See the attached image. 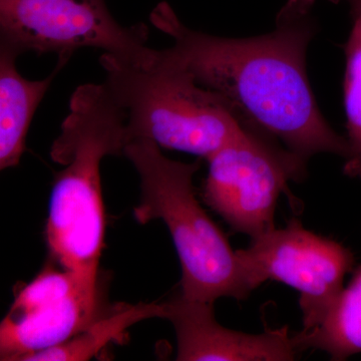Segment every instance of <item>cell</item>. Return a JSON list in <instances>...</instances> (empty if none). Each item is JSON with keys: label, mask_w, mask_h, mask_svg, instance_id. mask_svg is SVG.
I'll use <instances>...</instances> for the list:
<instances>
[{"label": "cell", "mask_w": 361, "mask_h": 361, "mask_svg": "<svg viewBox=\"0 0 361 361\" xmlns=\"http://www.w3.org/2000/svg\"><path fill=\"white\" fill-rule=\"evenodd\" d=\"M314 2L288 0L273 32L247 39L191 30L167 2L154 8L149 20L174 39L164 51L219 94L244 128L306 161L320 153L346 159L348 140L323 118L306 73V51L316 32Z\"/></svg>", "instance_id": "obj_1"}, {"label": "cell", "mask_w": 361, "mask_h": 361, "mask_svg": "<svg viewBox=\"0 0 361 361\" xmlns=\"http://www.w3.org/2000/svg\"><path fill=\"white\" fill-rule=\"evenodd\" d=\"M129 142L127 116L106 84L80 85L52 142L51 160L63 169L52 186L45 238L52 262L90 283L99 282L104 245L101 163L123 155Z\"/></svg>", "instance_id": "obj_2"}, {"label": "cell", "mask_w": 361, "mask_h": 361, "mask_svg": "<svg viewBox=\"0 0 361 361\" xmlns=\"http://www.w3.org/2000/svg\"><path fill=\"white\" fill-rule=\"evenodd\" d=\"M99 61L104 82L127 116L130 142L149 140L208 160L245 132L224 99L164 49L148 47L130 59L103 54Z\"/></svg>", "instance_id": "obj_3"}, {"label": "cell", "mask_w": 361, "mask_h": 361, "mask_svg": "<svg viewBox=\"0 0 361 361\" xmlns=\"http://www.w3.org/2000/svg\"><path fill=\"white\" fill-rule=\"evenodd\" d=\"M123 156L141 179L135 220H161L172 236L182 268L180 295L211 304L221 297L245 300L255 287L243 258L196 198L193 177L200 163L171 160L146 139L130 141Z\"/></svg>", "instance_id": "obj_4"}, {"label": "cell", "mask_w": 361, "mask_h": 361, "mask_svg": "<svg viewBox=\"0 0 361 361\" xmlns=\"http://www.w3.org/2000/svg\"><path fill=\"white\" fill-rule=\"evenodd\" d=\"M208 161L204 202L251 240L274 229L280 195L289 182L303 179L307 164L275 140L249 129Z\"/></svg>", "instance_id": "obj_5"}, {"label": "cell", "mask_w": 361, "mask_h": 361, "mask_svg": "<svg viewBox=\"0 0 361 361\" xmlns=\"http://www.w3.org/2000/svg\"><path fill=\"white\" fill-rule=\"evenodd\" d=\"M144 23L120 25L106 0H0V45L18 56L56 52L68 63L82 47L135 58L148 47Z\"/></svg>", "instance_id": "obj_6"}, {"label": "cell", "mask_w": 361, "mask_h": 361, "mask_svg": "<svg viewBox=\"0 0 361 361\" xmlns=\"http://www.w3.org/2000/svg\"><path fill=\"white\" fill-rule=\"evenodd\" d=\"M239 252L255 289L274 280L299 292L303 331L324 319L355 264L348 248L305 229L297 219L252 239L250 246Z\"/></svg>", "instance_id": "obj_7"}, {"label": "cell", "mask_w": 361, "mask_h": 361, "mask_svg": "<svg viewBox=\"0 0 361 361\" xmlns=\"http://www.w3.org/2000/svg\"><path fill=\"white\" fill-rule=\"evenodd\" d=\"M99 283L49 263L23 285L0 324V360L28 357L70 341L106 311Z\"/></svg>", "instance_id": "obj_8"}, {"label": "cell", "mask_w": 361, "mask_h": 361, "mask_svg": "<svg viewBox=\"0 0 361 361\" xmlns=\"http://www.w3.org/2000/svg\"><path fill=\"white\" fill-rule=\"evenodd\" d=\"M161 318L174 326L180 361H288L299 353L288 327L249 334L226 329L214 315V304L178 295L161 303Z\"/></svg>", "instance_id": "obj_9"}, {"label": "cell", "mask_w": 361, "mask_h": 361, "mask_svg": "<svg viewBox=\"0 0 361 361\" xmlns=\"http://www.w3.org/2000/svg\"><path fill=\"white\" fill-rule=\"evenodd\" d=\"M16 52L0 45V169L16 167L25 149L26 135L33 116L66 63L42 80H26L16 68Z\"/></svg>", "instance_id": "obj_10"}, {"label": "cell", "mask_w": 361, "mask_h": 361, "mask_svg": "<svg viewBox=\"0 0 361 361\" xmlns=\"http://www.w3.org/2000/svg\"><path fill=\"white\" fill-rule=\"evenodd\" d=\"M299 351L317 349L331 360L361 353V266L314 329L293 334Z\"/></svg>", "instance_id": "obj_11"}, {"label": "cell", "mask_w": 361, "mask_h": 361, "mask_svg": "<svg viewBox=\"0 0 361 361\" xmlns=\"http://www.w3.org/2000/svg\"><path fill=\"white\" fill-rule=\"evenodd\" d=\"M161 316V303L118 304L70 341L35 353L27 361L90 360L111 342L122 338L132 325Z\"/></svg>", "instance_id": "obj_12"}, {"label": "cell", "mask_w": 361, "mask_h": 361, "mask_svg": "<svg viewBox=\"0 0 361 361\" xmlns=\"http://www.w3.org/2000/svg\"><path fill=\"white\" fill-rule=\"evenodd\" d=\"M344 106L348 132V155L343 173L361 180V16L355 25L345 47Z\"/></svg>", "instance_id": "obj_13"}, {"label": "cell", "mask_w": 361, "mask_h": 361, "mask_svg": "<svg viewBox=\"0 0 361 361\" xmlns=\"http://www.w3.org/2000/svg\"><path fill=\"white\" fill-rule=\"evenodd\" d=\"M332 1H344L349 4L353 18L361 16V0H332Z\"/></svg>", "instance_id": "obj_14"}]
</instances>
